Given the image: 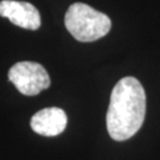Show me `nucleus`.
Wrapping results in <instances>:
<instances>
[{
  "label": "nucleus",
  "mask_w": 160,
  "mask_h": 160,
  "mask_svg": "<svg viewBox=\"0 0 160 160\" xmlns=\"http://www.w3.org/2000/svg\"><path fill=\"white\" fill-rule=\"evenodd\" d=\"M0 16L7 18L13 25L26 30H38L40 28L39 11L28 1L1 0Z\"/></svg>",
  "instance_id": "4"
},
{
  "label": "nucleus",
  "mask_w": 160,
  "mask_h": 160,
  "mask_svg": "<svg viewBox=\"0 0 160 160\" xmlns=\"http://www.w3.org/2000/svg\"><path fill=\"white\" fill-rule=\"evenodd\" d=\"M67 114L57 107L40 109L31 118L30 125L34 133L43 137H56L63 133L67 127Z\"/></svg>",
  "instance_id": "5"
},
{
  "label": "nucleus",
  "mask_w": 160,
  "mask_h": 160,
  "mask_svg": "<svg viewBox=\"0 0 160 160\" xmlns=\"http://www.w3.org/2000/svg\"><path fill=\"white\" fill-rule=\"evenodd\" d=\"M64 24L69 33L83 43L100 39L112 29V22L107 14L83 2H75L69 6Z\"/></svg>",
  "instance_id": "2"
},
{
  "label": "nucleus",
  "mask_w": 160,
  "mask_h": 160,
  "mask_svg": "<svg viewBox=\"0 0 160 160\" xmlns=\"http://www.w3.org/2000/svg\"><path fill=\"white\" fill-rule=\"evenodd\" d=\"M8 81L19 92L26 96L38 95L51 84L50 76L42 64L37 62H18L8 70Z\"/></svg>",
  "instance_id": "3"
},
{
  "label": "nucleus",
  "mask_w": 160,
  "mask_h": 160,
  "mask_svg": "<svg viewBox=\"0 0 160 160\" xmlns=\"http://www.w3.org/2000/svg\"><path fill=\"white\" fill-rule=\"evenodd\" d=\"M146 114V94L135 77L121 78L112 90L106 116L107 131L115 141L132 138L142 126Z\"/></svg>",
  "instance_id": "1"
}]
</instances>
